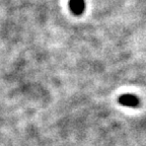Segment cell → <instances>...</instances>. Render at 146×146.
Segmentation results:
<instances>
[{"instance_id":"2","label":"cell","mask_w":146,"mask_h":146,"mask_svg":"<svg viewBox=\"0 0 146 146\" xmlns=\"http://www.w3.org/2000/svg\"><path fill=\"white\" fill-rule=\"evenodd\" d=\"M69 8L75 15H81L85 10L84 0H69Z\"/></svg>"},{"instance_id":"1","label":"cell","mask_w":146,"mask_h":146,"mask_svg":"<svg viewBox=\"0 0 146 146\" xmlns=\"http://www.w3.org/2000/svg\"><path fill=\"white\" fill-rule=\"evenodd\" d=\"M119 104H121L124 107L128 108H137L139 107L140 100L137 98L135 94H125L119 96L118 98Z\"/></svg>"}]
</instances>
